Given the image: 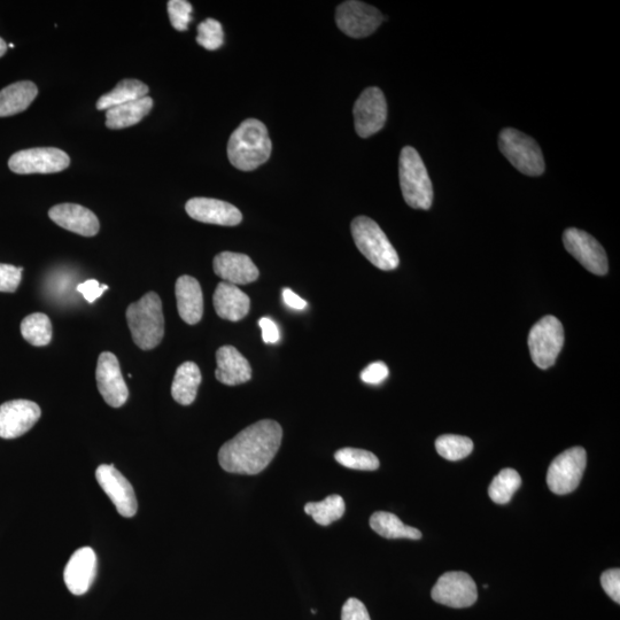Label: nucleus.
I'll return each instance as SVG.
<instances>
[{
	"instance_id": "obj_1",
	"label": "nucleus",
	"mask_w": 620,
	"mask_h": 620,
	"mask_svg": "<svg viewBox=\"0 0 620 620\" xmlns=\"http://www.w3.org/2000/svg\"><path fill=\"white\" fill-rule=\"evenodd\" d=\"M282 439L281 425L271 420L259 421L221 447L220 465L229 474L258 475L274 460Z\"/></svg>"
},
{
	"instance_id": "obj_2",
	"label": "nucleus",
	"mask_w": 620,
	"mask_h": 620,
	"mask_svg": "<svg viewBox=\"0 0 620 620\" xmlns=\"http://www.w3.org/2000/svg\"><path fill=\"white\" fill-rule=\"evenodd\" d=\"M271 144L267 127L257 119H248L232 133L228 143L231 165L242 172H252L269 160Z\"/></svg>"
},
{
	"instance_id": "obj_3",
	"label": "nucleus",
	"mask_w": 620,
	"mask_h": 620,
	"mask_svg": "<svg viewBox=\"0 0 620 620\" xmlns=\"http://www.w3.org/2000/svg\"><path fill=\"white\" fill-rule=\"evenodd\" d=\"M126 315L131 336L141 350H153L164 339L165 319L157 293H146L141 300L128 307Z\"/></svg>"
},
{
	"instance_id": "obj_4",
	"label": "nucleus",
	"mask_w": 620,
	"mask_h": 620,
	"mask_svg": "<svg viewBox=\"0 0 620 620\" xmlns=\"http://www.w3.org/2000/svg\"><path fill=\"white\" fill-rule=\"evenodd\" d=\"M399 175L406 203L412 208L428 211L433 203V186L421 155L412 146L401 151Z\"/></svg>"
},
{
	"instance_id": "obj_5",
	"label": "nucleus",
	"mask_w": 620,
	"mask_h": 620,
	"mask_svg": "<svg viewBox=\"0 0 620 620\" xmlns=\"http://www.w3.org/2000/svg\"><path fill=\"white\" fill-rule=\"evenodd\" d=\"M351 230L356 247L372 265L384 271L398 268L399 255L374 220L367 216L356 217Z\"/></svg>"
},
{
	"instance_id": "obj_6",
	"label": "nucleus",
	"mask_w": 620,
	"mask_h": 620,
	"mask_svg": "<svg viewBox=\"0 0 620 620\" xmlns=\"http://www.w3.org/2000/svg\"><path fill=\"white\" fill-rule=\"evenodd\" d=\"M499 147L503 155L518 172L527 176H540L545 172V159L533 138L521 131L507 128L501 131Z\"/></svg>"
},
{
	"instance_id": "obj_7",
	"label": "nucleus",
	"mask_w": 620,
	"mask_h": 620,
	"mask_svg": "<svg viewBox=\"0 0 620 620\" xmlns=\"http://www.w3.org/2000/svg\"><path fill=\"white\" fill-rule=\"evenodd\" d=\"M564 345L563 325L555 316H545L533 325L529 348L534 364L540 369L553 367Z\"/></svg>"
},
{
	"instance_id": "obj_8",
	"label": "nucleus",
	"mask_w": 620,
	"mask_h": 620,
	"mask_svg": "<svg viewBox=\"0 0 620 620\" xmlns=\"http://www.w3.org/2000/svg\"><path fill=\"white\" fill-rule=\"evenodd\" d=\"M586 464L587 454L583 447H573L558 455L548 469L549 490L557 495L575 491L583 478Z\"/></svg>"
},
{
	"instance_id": "obj_9",
	"label": "nucleus",
	"mask_w": 620,
	"mask_h": 620,
	"mask_svg": "<svg viewBox=\"0 0 620 620\" xmlns=\"http://www.w3.org/2000/svg\"><path fill=\"white\" fill-rule=\"evenodd\" d=\"M71 165L68 154L56 147H37L12 155L9 167L15 174H54Z\"/></svg>"
},
{
	"instance_id": "obj_10",
	"label": "nucleus",
	"mask_w": 620,
	"mask_h": 620,
	"mask_svg": "<svg viewBox=\"0 0 620 620\" xmlns=\"http://www.w3.org/2000/svg\"><path fill=\"white\" fill-rule=\"evenodd\" d=\"M432 600L444 606L462 609L474 606L478 599L477 585L468 573L447 572L431 592Z\"/></svg>"
},
{
	"instance_id": "obj_11",
	"label": "nucleus",
	"mask_w": 620,
	"mask_h": 620,
	"mask_svg": "<svg viewBox=\"0 0 620 620\" xmlns=\"http://www.w3.org/2000/svg\"><path fill=\"white\" fill-rule=\"evenodd\" d=\"M563 243L572 257L589 273L599 276L608 274L607 253L598 240L587 232L576 228L565 230Z\"/></svg>"
},
{
	"instance_id": "obj_12",
	"label": "nucleus",
	"mask_w": 620,
	"mask_h": 620,
	"mask_svg": "<svg viewBox=\"0 0 620 620\" xmlns=\"http://www.w3.org/2000/svg\"><path fill=\"white\" fill-rule=\"evenodd\" d=\"M384 20L383 14L366 3L350 0L337 7L336 22L344 34L363 38L374 34Z\"/></svg>"
},
{
	"instance_id": "obj_13",
	"label": "nucleus",
	"mask_w": 620,
	"mask_h": 620,
	"mask_svg": "<svg viewBox=\"0 0 620 620\" xmlns=\"http://www.w3.org/2000/svg\"><path fill=\"white\" fill-rule=\"evenodd\" d=\"M356 133L368 138L381 131L387 119V104L381 89L372 87L364 90L354 105Z\"/></svg>"
},
{
	"instance_id": "obj_14",
	"label": "nucleus",
	"mask_w": 620,
	"mask_h": 620,
	"mask_svg": "<svg viewBox=\"0 0 620 620\" xmlns=\"http://www.w3.org/2000/svg\"><path fill=\"white\" fill-rule=\"evenodd\" d=\"M96 478L121 516L130 518L136 515L138 503L134 488L114 465H99Z\"/></svg>"
},
{
	"instance_id": "obj_15",
	"label": "nucleus",
	"mask_w": 620,
	"mask_h": 620,
	"mask_svg": "<svg viewBox=\"0 0 620 620\" xmlns=\"http://www.w3.org/2000/svg\"><path fill=\"white\" fill-rule=\"evenodd\" d=\"M97 386L107 405L120 408L129 398L118 358L111 352L99 355L96 370Z\"/></svg>"
},
{
	"instance_id": "obj_16",
	"label": "nucleus",
	"mask_w": 620,
	"mask_h": 620,
	"mask_svg": "<svg viewBox=\"0 0 620 620\" xmlns=\"http://www.w3.org/2000/svg\"><path fill=\"white\" fill-rule=\"evenodd\" d=\"M42 410L29 400H13L0 406V438L23 436L40 420Z\"/></svg>"
},
{
	"instance_id": "obj_17",
	"label": "nucleus",
	"mask_w": 620,
	"mask_h": 620,
	"mask_svg": "<svg viewBox=\"0 0 620 620\" xmlns=\"http://www.w3.org/2000/svg\"><path fill=\"white\" fill-rule=\"evenodd\" d=\"M191 219L216 226L235 227L243 221V214L227 201L212 198H193L185 205Z\"/></svg>"
},
{
	"instance_id": "obj_18",
	"label": "nucleus",
	"mask_w": 620,
	"mask_h": 620,
	"mask_svg": "<svg viewBox=\"0 0 620 620\" xmlns=\"http://www.w3.org/2000/svg\"><path fill=\"white\" fill-rule=\"evenodd\" d=\"M97 575V556L90 547L77 549L64 572L68 591L81 596L89 592Z\"/></svg>"
},
{
	"instance_id": "obj_19",
	"label": "nucleus",
	"mask_w": 620,
	"mask_h": 620,
	"mask_svg": "<svg viewBox=\"0 0 620 620\" xmlns=\"http://www.w3.org/2000/svg\"><path fill=\"white\" fill-rule=\"evenodd\" d=\"M50 219L59 227L83 237L96 236L100 229L98 217L81 205L61 204L49 212Z\"/></svg>"
},
{
	"instance_id": "obj_20",
	"label": "nucleus",
	"mask_w": 620,
	"mask_h": 620,
	"mask_svg": "<svg viewBox=\"0 0 620 620\" xmlns=\"http://www.w3.org/2000/svg\"><path fill=\"white\" fill-rule=\"evenodd\" d=\"M213 267L215 274L232 285H246L257 281L259 269L250 257L234 252L217 254Z\"/></svg>"
},
{
	"instance_id": "obj_21",
	"label": "nucleus",
	"mask_w": 620,
	"mask_h": 620,
	"mask_svg": "<svg viewBox=\"0 0 620 620\" xmlns=\"http://www.w3.org/2000/svg\"><path fill=\"white\" fill-rule=\"evenodd\" d=\"M216 363L215 377L220 383L236 386L251 381V364L234 346L221 347L216 352Z\"/></svg>"
},
{
	"instance_id": "obj_22",
	"label": "nucleus",
	"mask_w": 620,
	"mask_h": 620,
	"mask_svg": "<svg viewBox=\"0 0 620 620\" xmlns=\"http://www.w3.org/2000/svg\"><path fill=\"white\" fill-rule=\"evenodd\" d=\"M175 294L181 319L190 325L199 323L204 315V297L197 279L188 275L178 278Z\"/></svg>"
},
{
	"instance_id": "obj_23",
	"label": "nucleus",
	"mask_w": 620,
	"mask_h": 620,
	"mask_svg": "<svg viewBox=\"0 0 620 620\" xmlns=\"http://www.w3.org/2000/svg\"><path fill=\"white\" fill-rule=\"evenodd\" d=\"M213 304L216 314L231 322L243 320L251 308L250 297L238 286L226 282L217 285Z\"/></svg>"
},
{
	"instance_id": "obj_24",
	"label": "nucleus",
	"mask_w": 620,
	"mask_h": 620,
	"mask_svg": "<svg viewBox=\"0 0 620 620\" xmlns=\"http://www.w3.org/2000/svg\"><path fill=\"white\" fill-rule=\"evenodd\" d=\"M37 95L36 84L30 81L13 83L4 88L0 91V118L26 111Z\"/></svg>"
},
{
	"instance_id": "obj_25",
	"label": "nucleus",
	"mask_w": 620,
	"mask_h": 620,
	"mask_svg": "<svg viewBox=\"0 0 620 620\" xmlns=\"http://www.w3.org/2000/svg\"><path fill=\"white\" fill-rule=\"evenodd\" d=\"M153 108V99L144 97L128 104L110 108L106 111V127L120 130L141 122Z\"/></svg>"
},
{
	"instance_id": "obj_26",
	"label": "nucleus",
	"mask_w": 620,
	"mask_h": 620,
	"mask_svg": "<svg viewBox=\"0 0 620 620\" xmlns=\"http://www.w3.org/2000/svg\"><path fill=\"white\" fill-rule=\"evenodd\" d=\"M201 372L195 362H184L177 368L172 385V395L177 403L190 406L195 402L201 384Z\"/></svg>"
},
{
	"instance_id": "obj_27",
	"label": "nucleus",
	"mask_w": 620,
	"mask_h": 620,
	"mask_svg": "<svg viewBox=\"0 0 620 620\" xmlns=\"http://www.w3.org/2000/svg\"><path fill=\"white\" fill-rule=\"evenodd\" d=\"M371 529L386 539H413L422 538V532L415 527L407 526L398 516L386 511H377L370 518Z\"/></svg>"
},
{
	"instance_id": "obj_28",
	"label": "nucleus",
	"mask_w": 620,
	"mask_h": 620,
	"mask_svg": "<svg viewBox=\"0 0 620 620\" xmlns=\"http://www.w3.org/2000/svg\"><path fill=\"white\" fill-rule=\"evenodd\" d=\"M150 89L138 80H123L106 95L100 97L97 102L98 111H107L110 108L135 102L147 96Z\"/></svg>"
},
{
	"instance_id": "obj_29",
	"label": "nucleus",
	"mask_w": 620,
	"mask_h": 620,
	"mask_svg": "<svg viewBox=\"0 0 620 620\" xmlns=\"http://www.w3.org/2000/svg\"><path fill=\"white\" fill-rule=\"evenodd\" d=\"M345 510V501L337 494L330 495L320 502H309L305 506V513L322 526H329L338 521L344 516Z\"/></svg>"
},
{
	"instance_id": "obj_30",
	"label": "nucleus",
	"mask_w": 620,
	"mask_h": 620,
	"mask_svg": "<svg viewBox=\"0 0 620 620\" xmlns=\"http://www.w3.org/2000/svg\"><path fill=\"white\" fill-rule=\"evenodd\" d=\"M22 337L36 347L49 345L52 340V324L48 315L35 313L21 323Z\"/></svg>"
},
{
	"instance_id": "obj_31",
	"label": "nucleus",
	"mask_w": 620,
	"mask_h": 620,
	"mask_svg": "<svg viewBox=\"0 0 620 620\" xmlns=\"http://www.w3.org/2000/svg\"><path fill=\"white\" fill-rule=\"evenodd\" d=\"M522 485V478L514 469H503L488 488V495L498 505H507L518 488Z\"/></svg>"
},
{
	"instance_id": "obj_32",
	"label": "nucleus",
	"mask_w": 620,
	"mask_h": 620,
	"mask_svg": "<svg viewBox=\"0 0 620 620\" xmlns=\"http://www.w3.org/2000/svg\"><path fill=\"white\" fill-rule=\"evenodd\" d=\"M437 452L448 461H460L474 451L472 440L455 434H445L436 441Z\"/></svg>"
},
{
	"instance_id": "obj_33",
	"label": "nucleus",
	"mask_w": 620,
	"mask_h": 620,
	"mask_svg": "<svg viewBox=\"0 0 620 620\" xmlns=\"http://www.w3.org/2000/svg\"><path fill=\"white\" fill-rule=\"evenodd\" d=\"M336 461L343 467L353 470L375 471L379 460L375 454L359 448H341L335 454Z\"/></svg>"
},
{
	"instance_id": "obj_34",
	"label": "nucleus",
	"mask_w": 620,
	"mask_h": 620,
	"mask_svg": "<svg viewBox=\"0 0 620 620\" xmlns=\"http://www.w3.org/2000/svg\"><path fill=\"white\" fill-rule=\"evenodd\" d=\"M197 43L208 51H216L224 43L222 25L214 19H207L198 26Z\"/></svg>"
},
{
	"instance_id": "obj_35",
	"label": "nucleus",
	"mask_w": 620,
	"mask_h": 620,
	"mask_svg": "<svg viewBox=\"0 0 620 620\" xmlns=\"http://www.w3.org/2000/svg\"><path fill=\"white\" fill-rule=\"evenodd\" d=\"M192 5L186 0H170L168 2V15L172 26L178 31L189 28L192 20Z\"/></svg>"
},
{
	"instance_id": "obj_36",
	"label": "nucleus",
	"mask_w": 620,
	"mask_h": 620,
	"mask_svg": "<svg viewBox=\"0 0 620 620\" xmlns=\"http://www.w3.org/2000/svg\"><path fill=\"white\" fill-rule=\"evenodd\" d=\"M23 268L0 263V292L13 293L21 283Z\"/></svg>"
},
{
	"instance_id": "obj_37",
	"label": "nucleus",
	"mask_w": 620,
	"mask_h": 620,
	"mask_svg": "<svg viewBox=\"0 0 620 620\" xmlns=\"http://www.w3.org/2000/svg\"><path fill=\"white\" fill-rule=\"evenodd\" d=\"M389 377V368L384 362H374L361 372V379L370 385L381 384Z\"/></svg>"
},
{
	"instance_id": "obj_38",
	"label": "nucleus",
	"mask_w": 620,
	"mask_h": 620,
	"mask_svg": "<svg viewBox=\"0 0 620 620\" xmlns=\"http://www.w3.org/2000/svg\"><path fill=\"white\" fill-rule=\"evenodd\" d=\"M601 585L612 600L620 603V570L611 569L603 572L601 576Z\"/></svg>"
},
{
	"instance_id": "obj_39",
	"label": "nucleus",
	"mask_w": 620,
	"mask_h": 620,
	"mask_svg": "<svg viewBox=\"0 0 620 620\" xmlns=\"http://www.w3.org/2000/svg\"><path fill=\"white\" fill-rule=\"evenodd\" d=\"M341 620H371L369 612L358 599H348L341 610Z\"/></svg>"
},
{
	"instance_id": "obj_40",
	"label": "nucleus",
	"mask_w": 620,
	"mask_h": 620,
	"mask_svg": "<svg viewBox=\"0 0 620 620\" xmlns=\"http://www.w3.org/2000/svg\"><path fill=\"white\" fill-rule=\"evenodd\" d=\"M106 290H108V286L100 285L96 279H89V281L77 286V291L82 294L89 304H93V302L102 297Z\"/></svg>"
},
{
	"instance_id": "obj_41",
	"label": "nucleus",
	"mask_w": 620,
	"mask_h": 620,
	"mask_svg": "<svg viewBox=\"0 0 620 620\" xmlns=\"http://www.w3.org/2000/svg\"><path fill=\"white\" fill-rule=\"evenodd\" d=\"M259 327L262 330V339L266 344H277L279 339H281V333H279V329L277 324L268 319V317H262L259 321Z\"/></svg>"
},
{
	"instance_id": "obj_42",
	"label": "nucleus",
	"mask_w": 620,
	"mask_h": 620,
	"mask_svg": "<svg viewBox=\"0 0 620 620\" xmlns=\"http://www.w3.org/2000/svg\"><path fill=\"white\" fill-rule=\"evenodd\" d=\"M283 299L285 305L292 309L304 310L307 307V302L290 289L283 290Z\"/></svg>"
},
{
	"instance_id": "obj_43",
	"label": "nucleus",
	"mask_w": 620,
	"mask_h": 620,
	"mask_svg": "<svg viewBox=\"0 0 620 620\" xmlns=\"http://www.w3.org/2000/svg\"><path fill=\"white\" fill-rule=\"evenodd\" d=\"M7 51V44L6 42L3 40L2 37H0V58H2L4 56V54Z\"/></svg>"
}]
</instances>
